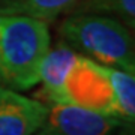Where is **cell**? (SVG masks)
Segmentation results:
<instances>
[{
	"label": "cell",
	"instance_id": "obj_1",
	"mask_svg": "<svg viewBox=\"0 0 135 135\" xmlns=\"http://www.w3.org/2000/svg\"><path fill=\"white\" fill-rule=\"evenodd\" d=\"M50 50L45 21L0 14V77L6 86L29 90L39 83V66Z\"/></svg>",
	"mask_w": 135,
	"mask_h": 135
},
{
	"label": "cell",
	"instance_id": "obj_2",
	"mask_svg": "<svg viewBox=\"0 0 135 135\" xmlns=\"http://www.w3.org/2000/svg\"><path fill=\"white\" fill-rule=\"evenodd\" d=\"M63 42L104 66L135 72L134 41L119 20L105 15L83 14L68 17L60 26Z\"/></svg>",
	"mask_w": 135,
	"mask_h": 135
},
{
	"label": "cell",
	"instance_id": "obj_3",
	"mask_svg": "<svg viewBox=\"0 0 135 135\" xmlns=\"http://www.w3.org/2000/svg\"><path fill=\"white\" fill-rule=\"evenodd\" d=\"M62 104L119 119L108 66L78 56L63 84Z\"/></svg>",
	"mask_w": 135,
	"mask_h": 135
},
{
	"label": "cell",
	"instance_id": "obj_4",
	"mask_svg": "<svg viewBox=\"0 0 135 135\" xmlns=\"http://www.w3.org/2000/svg\"><path fill=\"white\" fill-rule=\"evenodd\" d=\"M120 119L104 116L74 105H51L33 135H110Z\"/></svg>",
	"mask_w": 135,
	"mask_h": 135
},
{
	"label": "cell",
	"instance_id": "obj_5",
	"mask_svg": "<svg viewBox=\"0 0 135 135\" xmlns=\"http://www.w3.org/2000/svg\"><path fill=\"white\" fill-rule=\"evenodd\" d=\"M47 113L45 104L0 87V135H33Z\"/></svg>",
	"mask_w": 135,
	"mask_h": 135
},
{
	"label": "cell",
	"instance_id": "obj_6",
	"mask_svg": "<svg viewBox=\"0 0 135 135\" xmlns=\"http://www.w3.org/2000/svg\"><path fill=\"white\" fill-rule=\"evenodd\" d=\"M77 59L78 54L63 41L44 56L39 66V83H42L44 99L51 105L62 104L63 84Z\"/></svg>",
	"mask_w": 135,
	"mask_h": 135
},
{
	"label": "cell",
	"instance_id": "obj_7",
	"mask_svg": "<svg viewBox=\"0 0 135 135\" xmlns=\"http://www.w3.org/2000/svg\"><path fill=\"white\" fill-rule=\"evenodd\" d=\"M77 0H0V14L27 15L42 21H53Z\"/></svg>",
	"mask_w": 135,
	"mask_h": 135
},
{
	"label": "cell",
	"instance_id": "obj_8",
	"mask_svg": "<svg viewBox=\"0 0 135 135\" xmlns=\"http://www.w3.org/2000/svg\"><path fill=\"white\" fill-rule=\"evenodd\" d=\"M111 86L116 98L119 119L126 120L128 123H134L135 117V77L134 74L117 69V68H108Z\"/></svg>",
	"mask_w": 135,
	"mask_h": 135
},
{
	"label": "cell",
	"instance_id": "obj_9",
	"mask_svg": "<svg viewBox=\"0 0 135 135\" xmlns=\"http://www.w3.org/2000/svg\"><path fill=\"white\" fill-rule=\"evenodd\" d=\"M92 8L116 14L126 27L135 26V0H93Z\"/></svg>",
	"mask_w": 135,
	"mask_h": 135
},
{
	"label": "cell",
	"instance_id": "obj_10",
	"mask_svg": "<svg viewBox=\"0 0 135 135\" xmlns=\"http://www.w3.org/2000/svg\"><path fill=\"white\" fill-rule=\"evenodd\" d=\"M6 84H5V81H3V80H2V77H0V87H5Z\"/></svg>",
	"mask_w": 135,
	"mask_h": 135
},
{
	"label": "cell",
	"instance_id": "obj_11",
	"mask_svg": "<svg viewBox=\"0 0 135 135\" xmlns=\"http://www.w3.org/2000/svg\"><path fill=\"white\" fill-rule=\"evenodd\" d=\"M120 135H132V132H122Z\"/></svg>",
	"mask_w": 135,
	"mask_h": 135
}]
</instances>
